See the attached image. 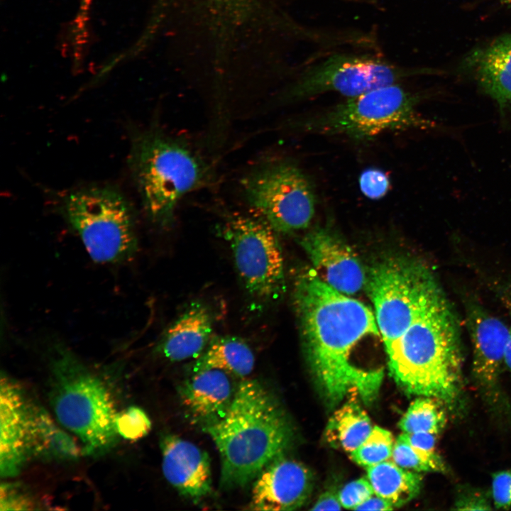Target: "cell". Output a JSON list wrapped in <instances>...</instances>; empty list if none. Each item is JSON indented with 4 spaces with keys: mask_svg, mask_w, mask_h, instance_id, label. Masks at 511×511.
<instances>
[{
    "mask_svg": "<svg viewBox=\"0 0 511 511\" xmlns=\"http://www.w3.org/2000/svg\"><path fill=\"white\" fill-rule=\"evenodd\" d=\"M374 494L373 487L367 477L347 483L338 492L342 507L351 510H355Z\"/></svg>",
    "mask_w": 511,
    "mask_h": 511,
    "instance_id": "obj_28",
    "label": "cell"
},
{
    "mask_svg": "<svg viewBox=\"0 0 511 511\" xmlns=\"http://www.w3.org/2000/svg\"><path fill=\"white\" fill-rule=\"evenodd\" d=\"M359 186L363 194L369 199L383 197L390 188L387 174L376 168L364 170L359 177Z\"/></svg>",
    "mask_w": 511,
    "mask_h": 511,
    "instance_id": "obj_30",
    "label": "cell"
},
{
    "mask_svg": "<svg viewBox=\"0 0 511 511\" xmlns=\"http://www.w3.org/2000/svg\"><path fill=\"white\" fill-rule=\"evenodd\" d=\"M391 459L400 467L418 473L448 471L444 461L435 451L414 446L404 433L395 441Z\"/></svg>",
    "mask_w": 511,
    "mask_h": 511,
    "instance_id": "obj_25",
    "label": "cell"
},
{
    "mask_svg": "<svg viewBox=\"0 0 511 511\" xmlns=\"http://www.w3.org/2000/svg\"><path fill=\"white\" fill-rule=\"evenodd\" d=\"M31 404L21 387L5 374L0 380V474L17 476L28 456Z\"/></svg>",
    "mask_w": 511,
    "mask_h": 511,
    "instance_id": "obj_15",
    "label": "cell"
},
{
    "mask_svg": "<svg viewBox=\"0 0 511 511\" xmlns=\"http://www.w3.org/2000/svg\"><path fill=\"white\" fill-rule=\"evenodd\" d=\"M404 434L414 446L425 451H434L437 434L429 432Z\"/></svg>",
    "mask_w": 511,
    "mask_h": 511,
    "instance_id": "obj_33",
    "label": "cell"
},
{
    "mask_svg": "<svg viewBox=\"0 0 511 511\" xmlns=\"http://www.w3.org/2000/svg\"><path fill=\"white\" fill-rule=\"evenodd\" d=\"M385 351L390 375L405 392L438 399L453 412L461 410L464 385L460 334L441 290Z\"/></svg>",
    "mask_w": 511,
    "mask_h": 511,
    "instance_id": "obj_2",
    "label": "cell"
},
{
    "mask_svg": "<svg viewBox=\"0 0 511 511\" xmlns=\"http://www.w3.org/2000/svg\"><path fill=\"white\" fill-rule=\"evenodd\" d=\"M231 375L217 369L193 373L182 385V402L189 414L203 424L222 416L230 406L236 387Z\"/></svg>",
    "mask_w": 511,
    "mask_h": 511,
    "instance_id": "obj_18",
    "label": "cell"
},
{
    "mask_svg": "<svg viewBox=\"0 0 511 511\" xmlns=\"http://www.w3.org/2000/svg\"><path fill=\"white\" fill-rule=\"evenodd\" d=\"M366 469L375 495L388 500L394 507L407 504L420 493L422 475L403 468L393 461L388 460Z\"/></svg>",
    "mask_w": 511,
    "mask_h": 511,
    "instance_id": "obj_22",
    "label": "cell"
},
{
    "mask_svg": "<svg viewBox=\"0 0 511 511\" xmlns=\"http://www.w3.org/2000/svg\"><path fill=\"white\" fill-rule=\"evenodd\" d=\"M301 243L315 274L333 289L350 296L366 285L367 276L358 258L329 229L311 231Z\"/></svg>",
    "mask_w": 511,
    "mask_h": 511,
    "instance_id": "obj_14",
    "label": "cell"
},
{
    "mask_svg": "<svg viewBox=\"0 0 511 511\" xmlns=\"http://www.w3.org/2000/svg\"><path fill=\"white\" fill-rule=\"evenodd\" d=\"M241 185L249 205L276 233H295L311 224L316 192L295 163L282 160L263 165L249 172Z\"/></svg>",
    "mask_w": 511,
    "mask_h": 511,
    "instance_id": "obj_10",
    "label": "cell"
},
{
    "mask_svg": "<svg viewBox=\"0 0 511 511\" xmlns=\"http://www.w3.org/2000/svg\"><path fill=\"white\" fill-rule=\"evenodd\" d=\"M62 210L94 261L117 263L135 256L138 238L133 211L116 189L92 187L75 190L64 197Z\"/></svg>",
    "mask_w": 511,
    "mask_h": 511,
    "instance_id": "obj_7",
    "label": "cell"
},
{
    "mask_svg": "<svg viewBox=\"0 0 511 511\" xmlns=\"http://www.w3.org/2000/svg\"><path fill=\"white\" fill-rule=\"evenodd\" d=\"M49 392L58 422L82 443V454L99 456L118 441V412L99 376L67 348L57 346L51 359Z\"/></svg>",
    "mask_w": 511,
    "mask_h": 511,
    "instance_id": "obj_4",
    "label": "cell"
},
{
    "mask_svg": "<svg viewBox=\"0 0 511 511\" xmlns=\"http://www.w3.org/2000/svg\"><path fill=\"white\" fill-rule=\"evenodd\" d=\"M29 451L43 460L73 461L82 450L74 439L58 427L43 407L31 405Z\"/></svg>",
    "mask_w": 511,
    "mask_h": 511,
    "instance_id": "obj_20",
    "label": "cell"
},
{
    "mask_svg": "<svg viewBox=\"0 0 511 511\" xmlns=\"http://www.w3.org/2000/svg\"><path fill=\"white\" fill-rule=\"evenodd\" d=\"M395 441L390 432L374 426L363 442L350 453L356 463L370 467L391 459Z\"/></svg>",
    "mask_w": 511,
    "mask_h": 511,
    "instance_id": "obj_26",
    "label": "cell"
},
{
    "mask_svg": "<svg viewBox=\"0 0 511 511\" xmlns=\"http://www.w3.org/2000/svg\"><path fill=\"white\" fill-rule=\"evenodd\" d=\"M423 97L400 83L390 84L346 98L302 119L297 126L311 133L343 136L359 142L387 132L433 128L436 124L418 111Z\"/></svg>",
    "mask_w": 511,
    "mask_h": 511,
    "instance_id": "obj_6",
    "label": "cell"
},
{
    "mask_svg": "<svg viewBox=\"0 0 511 511\" xmlns=\"http://www.w3.org/2000/svg\"><path fill=\"white\" fill-rule=\"evenodd\" d=\"M160 446L163 476L179 494L194 503L211 495V461L205 451L172 434L162 436Z\"/></svg>",
    "mask_w": 511,
    "mask_h": 511,
    "instance_id": "obj_16",
    "label": "cell"
},
{
    "mask_svg": "<svg viewBox=\"0 0 511 511\" xmlns=\"http://www.w3.org/2000/svg\"><path fill=\"white\" fill-rule=\"evenodd\" d=\"M254 364L253 351L244 340L236 336H224L210 341L192 369L193 373L217 369L243 378L252 372Z\"/></svg>",
    "mask_w": 511,
    "mask_h": 511,
    "instance_id": "obj_21",
    "label": "cell"
},
{
    "mask_svg": "<svg viewBox=\"0 0 511 511\" xmlns=\"http://www.w3.org/2000/svg\"><path fill=\"white\" fill-rule=\"evenodd\" d=\"M313 488L311 471L284 455L269 463L253 480L249 509L297 510L308 500Z\"/></svg>",
    "mask_w": 511,
    "mask_h": 511,
    "instance_id": "obj_13",
    "label": "cell"
},
{
    "mask_svg": "<svg viewBox=\"0 0 511 511\" xmlns=\"http://www.w3.org/2000/svg\"><path fill=\"white\" fill-rule=\"evenodd\" d=\"M373 427L370 417L361 405L349 401L330 417L325 436L331 446L350 454L363 442Z\"/></svg>",
    "mask_w": 511,
    "mask_h": 511,
    "instance_id": "obj_23",
    "label": "cell"
},
{
    "mask_svg": "<svg viewBox=\"0 0 511 511\" xmlns=\"http://www.w3.org/2000/svg\"><path fill=\"white\" fill-rule=\"evenodd\" d=\"M470 64L482 89L503 112L511 105V34L476 51Z\"/></svg>",
    "mask_w": 511,
    "mask_h": 511,
    "instance_id": "obj_19",
    "label": "cell"
},
{
    "mask_svg": "<svg viewBox=\"0 0 511 511\" xmlns=\"http://www.w3.org/2000/svg\"><path fill=\"white\" fill-rule=\"evenodd\" d=\"M214 317L202 302H191L161 335L155 352L172 362L199 357L211 339Z\"/></svg>",
    "mask_w": 511,
    "mask_h": 511,
    "instance_id": "obj_17",
    "label": "cell"
},
{
    "mask_svg": "<svg viewBox=\"0 0 511 511\" xmlns=\"http://www.w3.org/2000/svg\"><path fill=\"white\" fill-rule=\"evenodd\" d=\"M504 4L511 6V0H500Z\"/></svg>",
    "mask_w": 511,
    "mask_h": 511,
    "instance_id": "obj_37",
    "label": "cell"
},
{
    "mask_svg": "<svg viewBox=\"0 0 511 511\" xmlns=\"http://www.w3.org/2000/svg\"><path fill=\"white\" fill-rule=\"evenodd\" d=\"M295 301L307 361L326 402L336 406L351 392L373 402L383 371L360 367L352 357L364 342L382 339L375 313L312 272L298 278Z\"/></svg>",
    "mask_w": 511,
    "mask_h": 511,
    "instance_id": "obj_1",
    "label": "cell"
},
{
    "mask_svg": "<svg viewBox=\"0 0 511 511\" xmlns=\"http://www.w3.org/2000/svg\"><path fill=\"white\" fill-rule=\"evenodd\" d=\"M235 268L248 294L261 306L277 300L283 290V258L275 231L261 219L228 216L220 227Z\"/></svg>",
    "mask_w": 511,
    "mask_h": 511,
    "instance_id": "obj_11",
    "label": "cell"
},
{
    "mask_svg": "<svg viewBox=\"0 0 511 511\" xmlns=\"http://www.w3.org/2000/svg\"><path fill=\"white\" fill-rule=\"evenodd\" d=\"M129 165L144 209L153 223L167 227L179 202L204 182L203 161L186 145L159 131L132 141Z\"/></svg>",
    "mask_w": 511,
    "mask_h": 511,
    "instance_id": "obj_5",
    "label": "cell"
},
{
    "mask_svg": "<svg viewBox=\"0 0 511 511\" xmlns=\"http://www.w3.org/2000/svg\"><path fill=\"white\" fill-rule=\"evenodd\" d=\"M456 510H493L490 497L484 490L470 486L459 488L454 502Z\"/></svg>",
    "mask_w": 511,
    "mask_h": 511,
    "instance_id": "obj_29",
    "label": "cell"
},
{
    "mask_svg": "<svg viewBox=\"0 0 511 511\" xmlns=\"http://www.w3.org/2000/svg\"><path fill=\"white\" fill-rule=\"evenodd\" d=\"M221 459L220 485L243 488L275 458L284 455L293 439V428L273 392L256 380L241 381L226 412L203 424Z\"/></svg>",
    "mask_w": 511,
    "mask_h": 511,
    "instance_id": "obj_3",
    "label": "cell"
},
{
    "mask_svg": "<svg viewBox=\"0 0 511 511\" xmlns=\"http://www.w3.org/2000/svg\"><path fill=\"white\" fill-rule=\"evenodd\" d=\"M0 493V510L1 511L27 510L33 508V500L18 484L2 483Z\"/></svg>",
    "mask_w": 511,
    "mask_h": 511,
    "instance_id": "obj_31",
    "label": "cell"
},
{
    "mask_svg": "<svg viewBox=\"0 0 511 511\" xmlns=\"http://www.w3.org/2000/svg\"><path fill=\"white\" fill-rule=\"evenodd\" d=\"M366 285L384 348L400 336L441 290L425 265L402 257L376 263Z\"/></svg>",
    "mask_w": 511,
    "mask_h": 511,
    "instance_id": "obj_8",
    "label": "cell"
},
{
    "mask_svg": "<svg viewBox=\"0 0 511 511\" xmlns=\"http://www.w3.org/2000/svg\"><path fill=\"white\" fill-rule=\"evenodd\" d=\"M338 493L328 490L323 493L316 500L312 510H340L342 508Z\"/></svg>",
    "mask_w": 511,
    "mask_h": 511,
    "instance_id": "obj_34",
    "label": "cell"
},
{
    "mask_svg": "<svg viewBox=\"0 0 511 511\" xmlns=\"http://www.w3.org/2000/svg\"><path fill=\"white\" fill-rule=\"evenodd\" d=\"M491 498L496 508L511 507V470L500 471L493 473Z\"/></svg>",
    "mask_w": 511,
    "mask_h": 511,
    "instance_id": "obj_32",
    "label": "cell"
},
{
    "mask_svg": "<svg viewBox=\"0 0 511 511\" xmlns=\"http://www.w3.org/2000/svg\"><path fill=\"white\" fill-rule=\"evenodd\" d=\"M446 407L434 397L419 396L409 406L398 426L404 433L439 434L446 424Z\"/></svg>",
    "mask_w": 511,
    "mask_h": 511,
    "instance_id": "obj_24",
    "label": "cell"
},
{
    "mask_svg": "<svg viewBox=\"0 0 511 511\" xmlns=\"http://www.w3.org/2000/svg\"><path fill=\"white\" fill-rule=\"evenodd\" d=\"M473 348L472 374L483 401L494 412L510 410L500 384L509 339V326L475 301L466 305Z\"/></svg>",
    "mask_w": 511,
    "mask_h": 511,
    "instance_id": "obj_12",
    "label": "cell"
},
{
    "mask_svg": "<svg viewBox=\"0 0 511 511\" xmlns=\"http://www.w3.org/2000/svg\"><path fill=\"white\" fill-rule=\"evenodd\" d=\"M358 505L355 510H391L395 507L387 500L375 495Z\"/></svg>",
    "mask_w": 511,
    "mask_h": 511,
    "instance_id": "obj_35",
    "label": "cell"
},
{
    "mask_svg": "<svg viewBox=\"0 0 511 511\" xmlns=\"http://www.w3.org/2000/svg\"><path fill=\"white\" fill-rule=\"evenodd\" d=\"M502 290V301L505 302L511 318V287ZM505 367L511 373V322L509 326V339L505 353Z\"/></svg>",
    "mask_w": 511,
    "mask_h": 511,
    "instance_id": "obj_36",
    "label": "cell"
},
{
    "mask_svg": "<svg viewBox=\"0 0 511 511\" xmlns=\"http://www.w3.org/2000/svg\"><path fill=\"white\" fill-rule=\"evenodd\" d=\"M151 421L146 412L138 406H130L118 412L116 428L119 435L127 440L136 441L150 431Z\"/></svg>",
    "mask_w": 511,
    "mask_h": 511,
    "instance_id": "obj_27",
    "label": "cell"
},
{
    "mask_svg": "<svg viewBox=\"0 0 511 511\" xmlns=\"http://www.w3.org/2000/svg\"><path fill=\"white\" fill-rule=\"evenodd\" d=\"M419 73L380 54L336 51L309 64L286 91L284 99L301 101L329 92L350 98L401 83Z\"/></svg>",
    "mask_w": 511,
    "mask_h": 511,
    "instance_id": "obj_9",
    "label": "cell"
}]
</instances>
